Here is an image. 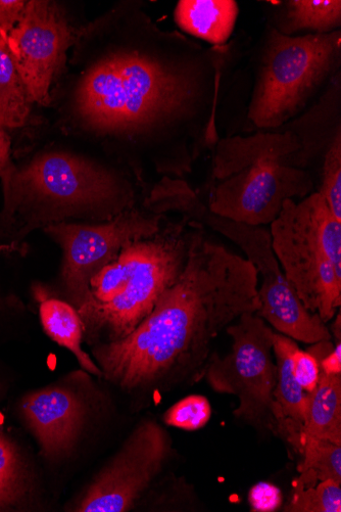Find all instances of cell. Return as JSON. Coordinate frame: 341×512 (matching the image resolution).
I'll return each instance as SVG.
<instances>
[{
    "label": "cell",
    "mask_w": 341,
    "mask_h": 512,
    "mask_svg": "<svg viewBox=\"0 0 341 512\" xmlns=\"http://www.w3.org/2000/svg\"><path fill=\"white\" fill-rule=\"evenodd\" d=\"M115 39L81 81L76 110L112 139L137 180L150 160L164 177L192 172L220 139L217 119L231 48L165 33L139 11L123 12Z\"/></svg>",
    "instance_id": "1"
},
{
    "label": "cell",
    "mask_w": 341,
    "mask_h": 512,
    "mask_svg": "<svg viewBox=\"0 0 341 512\" xmlns=\"http://www.w3.org/2000/svg\"><path fill=\"white\" fill-rule=\"evenodd\" d=\"M259 274L194 222L188 257L153 311L126 338L91 347L103 379L141 396L204 379L213 346L242 314L256 313Z\"/></svg>",
    "instance_id": "2"
},
{
    "label": "cell",
    "mask_w": 341,
    "mask_h": 512,
    "mask_svg": "<svg viewBox=\"0 0 341 512\" xmlns=\"http://www.w3.org/2000/svg\"><path fill=\"white\" fill-rule=\"evenodd\" d=\"M5 205L0 213V250L24 251V240L38 228L89 218H115L136 206L129 173L68 152H45L21 169L0 175Z\"/></svg>",
    "instance_id": "3"
},
{
    "label": "cell",
    "mask_w": 341,
    "mask_h": 512,
    "mask_svg": "<svg viewBox=\"0 0 341 512\" xmlns=\"http://www.w3.org/2000/svg\"><path fill=\"white\" fill-rule=\"evenodd\" d=\"M211 152L206 204L219 216L270 225L286 201L317 192L314 166L301 138L287 125L220 137Z\"/></svg>",
    "instance_id": "4"
},
{
    "label": "cell",
    "mask_w": 341,
    "mask_h": 512,
    "mask_svg": "<svg viewBox=\"0 0 341 512\" xmlns=\"http://www.w3.org/2000/svg\"><path fill=\"white\" fill-rule=\"evenodd\" d=\"M194 222L183 217L166 222L157 235L132 242L97 272L77 308L84 342L93 347L130 335L181 274Z\"/></svg>",
    "instance_id": "5"
},
{
    "label": "cell",
    "mask_w": 341,
    "mask_h": 512,
    "mask_svg": "<svg viewBox=\"0 0 341 512\" xmlns=\"http://www.w3.org/2000/svg\"><path fill=\"white\" fill-rule=\"evenodd\" d=\"M341 67V30L286 36L268 26L254 64L247 118L252 130H275L303 113Z\"/></svg>",
    "instance_id": "6"
},
{
    "label": "cell",
    "mask_w": 341,
    "mask_h": 512,
    "mask_svg": "<svg viewBox=\"0 0 341 512\" xmlns=\"http://www.w3.org/2000/svg\"><path fill=\"white\" fill-rule=\"evenodd\" d=\"M163 212H178L192 222L218 232L231 241L257 269L258 316L272 325L276 333L295 341L316 344L331 341L327 324L306 309L284 275L272 248L270 230L237 222L213 213L188 183L180 178H164L158 189Z\"/></svg>",
    "instance_id": "7"
},
{
    "label": "cell",
    "mask_w": 341,
    "mask_h": 512,
    "mask_svg": "<svg viewBox=\"0 0 341 512\" xmlns=\"http://www.w3.org/2000/svg\"><path fill=\"white\" fill-rule=\"evenodd\" d=\"M269 230L288 283L306 309L327 324L341 306V221L315 192L286 201Z\"/></svg>",
    "instance_id": "8"
},
{
    "label": "cell",
    "mask_w": 341,
    "mask_h": 512,
    "mask_svg": "<svg viewBox=\"0 0 341 512\" xmlns=\"http://www.w3.org/2000/svg\"><path fill=\"white\" fill-rule=\"evenodd\" d=\"M226 332L232 339L231 350L223 357L213 353L204 378L214 392L237 398L236 418L278 436L274 331L256 313H246Z\"/></svg>",
    "instance_id": "9"
},
{
    "label": "cell",
    "mask_w": 341,
    "mask_h": 512,
    "mask_svg": "<svg viewBox=\"0 0 341 512\" xmlns=\"http://www.w3.org/2000/svg\"><path fill=\"white\" fill-rule=\"evenodd\" d=\"M165 221L166 214L134 206L108 221L61 222L43 228L62 250L60 283L66 301L77 309L87 295L91 278L128 244L157 235Z\"/></svg>",
    "instance_id": "10"
},
{
    "label": "cell",
    "mask_w": 341,
    "mask_h": 512,
    "mask_svg": "<svg viewBox=\"0 0 341 512\" xmlns=\"http://www.w3.org/2000/svg\"><path fill=\"white\" fill-rule=\"evenodd\" d=\"M171 454V440L157 422H140L95 477L74 511L126 512L152 486Z\"/></svg>",
    "instance_id": "11"
},
{
    "label": "cell",
    "mask_w": 341,
    "mask_h": 512,
    "mask_svg": "<svg viewBox=\"0 0 341 512\" xmlns=\"http://www.w3.org/2000/svg\"><path fill=\"white\" fill-rule=\"evenodd\" d=\"M72 41L71 27L55 3L27 2L7 43L32 103L50 105L52 83Z\"/></svg>",
    "instance_id": "12"
},
{
    "label": "cell",
    "mask_w": 341,
    "mask_h": 512,
    "mask_svg": "<svg viewBox=\"0 0 341 512\" xmlns=\"http://www.w3.org/2000/svg\"><path fill=\"white\" fill-rule=\"evenodd\" d=\"M20 411L46 459L60 461L73 453L86 417L85 402L75 390L54 385L31 392Z\"/></svg>",
    "instance_id": "13"
},
{
    "label": "cell",
    "mask_w": 341,
    "mask_h": 512,
    "mask_svg": "<svg viewBox=\"0 0 341 512\" xmlns=\"http://www.w3.org/2000/svg\"><path fill=\"white\" fill-rule=\"evenodd\" d=\"M299 347L295 340L274 332L273 352L277 366L274 399L278 407V436L301 454L309 394L292 372V354Z\"/></svg>",
    "instance_id": "14"
},
{
    "label": "cell",
    "mask_w": 341,
    "mask_h": 512,
    "mask_svg": "<svg viewBox=\"0 0 341 512\" xmlns=\"http://www.w3.org/2000/svg\"><path fill=\"white\" fill-rule=\"evenodd\" d=\"M239 14L234 0H180L175 22L185 33L213 46L227 44Z\"/></svg>",
    "instance_id": "15"
},
{
    "label": "cell",
    "mask_w": 341,
    "mask_h": 512,
    "mask_svg": "<svg viewBox=\"0 0 341 512\" xmlns=\"http://www.w3.org/2000/svg\"><path fill=\"white\" fill-rule=\"evenodd\" d=\"M39 316L48 337L69 350L90 375L103 378V371L83 348L84 324L72 304L60 298L45 296L39 303Z\"/></svg>",
    "instance_id": "16"
},
{
    "label": "cell",
    "mask_w": 341,
    "mask_h": 512,
    "mask_svg": "<svg viewBox=\"0 0 341 512\" xmlns=\"http://www.w3.org/2000/svg\"><path fill=\"white\" fill-rule=\"evenodd\" d=\"M270 23L279 33L294 36L302 31L327 34L341 27L340 0H287L280 2Z\"/></svg>",
    "instance_id": "17"
},
{
    "label": "cell",
    "mask_w": 341,
    "mask_h": 512,
    "mask_svg": "<svg viewBox=\"0 0 341 512\" xmlns=\"http://www.w3.org/2000/svg\"><path fill=\"white\" fill-rule=\"evenodd\" d=\"M304 436L341 445V375L320 372L317 387L309 394Z\"/></svg>",
    "instance_id": "18"
},
{
    "label": "cell",
    "mask_w": 341,
    "mask_h": 512,
    "mask_svg": "<svg viewBox=\"0 0 341 512\" xmlns=\"http://www.w3.org/2000/svg\"><path fill=\"white\" fill-rule=\"evenodd\" d=\"M31 104L8 43L0 35V127H23L29 118Z\"/></svg>",
    "instance_id": "19"
},
{
    "label": "cell",
    "mask_w": 341,
    "mask_h": 512,
    "mask_svg": "<svg viewBox=\"0 0 341 512\" xmlns=\"http://www.w3.org/2000/svg\"><path fill=\"white\" fill-rule=\"evenodd\" d=\"M301 454L303 461L295 486L308 488L326 480L341 484V445L304 436Z\"/></svg>",
    "instance_id": "20"
},
{
    "label": "cell",
    "mask_w": 341,
    "mask_h": 512,
    "mask_svg": "<svg viewBox=\"0 0 341 512\" xmlns=\"http://www.w3.org/2000/svg\"><path fill=\"white\" fill-rule=\"evenodd\" d=\"M28 471L18 446L0 433V511L16 508L27 498Z\"/></svg>",
    "instance_id": "21"
},
{
    "label": "cell",
    "mask_w": 341,
    "mask_h": 512,
    "mask_svg": "<svg viewBox=\"0 0 341 512\" xmlns=\"http://www.w3.org/2000/svg\"><path fill=\"white\" fill-rule=\"evenodd\" d=\"M317 192L335 218L341 221V131L333 137L322 156Z\"/></svg>",
    "instance_id": "22"
},
{
    "label": "cell",
    "mask_w": 341,
    "mask_h": 512,
    "mask_svg": "<svg viewBox=\"0 0 341 512\" xmlns=\"http://www.w3.org/2000/svg\"><path fill=\"white\" fill-rule=\"evenodd\" d=\"M284 511L341 512V484L326 480L308 488L294 486V494Z\"/></svg>",
    "instance_id": "23"
},
{
    "label": "cell",
    "mask_w": 341,
    "mask_h": 512,
    "mask_svg": "<svg viewBox=\"0 0 341 512\" xmlns=\"http://www.w3.org/2000/svg\"><path fill=\"white\" fill-rule=\"evenodd\" d=\"M212 407L203 396H190L173 405L165 414V423L174 428L196 431L210 421Z\"/></svg>",
    "instance_id": "24"
},
{
    "label": "cell",
    "mask_w": 341,
    "mask_h": 512,
    "mask_svg": "<svg viewBox=\"0 0 341 512\" xmlns=\"http://www.w3.org/2000/svg\"><path fill=\"white\" fill-rule=\"evenodd\" d=\"M292 372L304 391L308 394L313 392L318 385L320 378V363L309 351L300 347L296 349L291 357Z\"/></svg>",
    "instance_id": "25"
},
{
    "label": "cell",
    "mask_w": 341,
    "mask_h": 512,
    "mask_svg": "<svg viewBox=\"0 0 341 512\" xmlns=\"http://www.w3.org/2000/svg\"><path fill=\"white\" fill-rule=\"evenodd\" d=\"M26 4L24 0H0V30L7 38L19 23Z\"/></svg>",
    "instance_id": "26"
},
{
    "label": "cell",
    "mask_w": 341,
    "mask_h": 512,
    "mask_svg": "<svg viewBox=\"0 0 341 512\" xmlns=\"http://www.w3.org/2000/svg\"><path fill=\"white\" fill-rule=\"evenodd\" d=\"M320 370L329 375H341V341H336L332 350L321 360Z\"/></svg>",
    "instance_id": "27"
},
{
    "label": "cell",
    "mask_w": 341,
    "mask_h": 512,
    "mask_svg": "<svg viewBox=\"0 0 341 512\" xmlns=\"http://www.w3.org/2000/svg\"><path fill=\"white\" fill-rule=\"evenodd\" d=\"M11 164V138L4 128L0 127V175H2Z\"/></svg>",
    "instance_id": "28"
},
{
    "label": "cell",
    "mask_w": 341,
    "mask_h": 512,
    "mask_svg": "<svg viewBox=\"0 0 341 512\" xmlns=\"http://www.w3.org/2000/svg\"><path fill=\"white\" fill-rule=\"evenodd\" d=\"M0 35H2L6 41H8V38L4 35V33L2 32V30H0Z\"/></svg>",
    "instance_id": "29"
}]
</instances>
